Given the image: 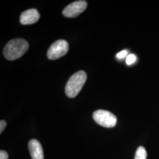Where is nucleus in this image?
<instances>
[{"label": "nucleus", "mask_w": 159, "mask_h": 159, "mask_svg": "<svg viewBox=\"0 0 159 159\" xmlns=\"http://www.w3.org/2000/svg\"><path fill=\"white\" fill-rule=\"evenodd\" d=\"M127 54H128L127 51L123 50V51H120L119 53H117V55H116V57L118 58L121 59V58H123L126 57L127 56Z\"/></svg>", "instance_id": "obj_10"}, {"label": "nucleus", "mask_w": 159, "mask_h": 159, "mask_svg": "<svg viewBox=\"0 0 159 159\" xmlns=\"http://www.w3.org/2000/svg\"><path fill=\"white\" fill-rule=\"evenodd\" d=\"M32 159H44V153L40 143L36 139H32L28 144Z\"/></svg>", "instance_id": "obj_7"}, {"label": "nucleus", "mask_w": 159, "mask_h": 159, "mask_svg": "<svg viewBox=\"0 0 159 159\" xmlns=\"http://www.w3.org/2000/svg\"><path fill=\"white\" fill-rule=\"evenodd\" d=\"M8 155L4 150L0 151V159H8Z\"/></svg>", "instance_id": "obj_12"}, {"label": "nucleus", "mask_w": 159, "mask_h": 159, "mask_svg": "<svg viewBox=\"0 0 159 159\" xmlns=\"http://www.w3.org/2000/svg\"><path fill=\"white\" fill-rule=\"evenodd\" d=\"M87 74L84 71H79L72 75L68 80L65 88L67 96L74 98L82 89L87 80Z\"/></svg>", "instance_id": "obj_2"}, {"label": "nucleus", "mask_w": 159, "mask_h": 159, "mask_svg": "<svg viewBox=\"0 0 159 159\" xmlns=\"http://www.w3.org/2000/svg\"><path fill=\"white\" fill-rule=\"evenodd\" d=\"M137 57L134 54H130L129 55L127 56V57L126 58V60L125 62L127 65H131L132 64L136 62V61Z\"/></svg>", "instance_id": "obj_9"}, {"label": "nucleus", "mask_w": 159, "mask_h": 159, "mask_svg": "<svg viewBox=\"0 0 159 159\" xmlns=\"http://www.w3.org/2000/svg\"><path fill=\"white\" fill-rule=\"evenodd\" d=\"M28 42L23 39L10 40L4 47L3 54L8 60H15L22 57L29 49Z\"/></svg>", "instance_id": "obj_1"}, {"label": "nucleus", "mask_w": 159, "mask_h": 159, "mask_svg": "<svg viewBox=\"0 0 159 159\" xmlns=\"http://www.w3.org/2000/svg\"><path fill=\"white\" fill-rule=\"evenodd\" d=\"M7 123L4 120H1L0 121V133H2V131L5 129Z\"/></svg>", "instance_id": "obj_11"}, {"label": "nucleus", "mask_w": 159, "mask_h": 159, "mask_svg": "<svg viewBox=\"0 0 159 159\" xmlns=\"http://www.w3.org/2000/svg\"><path fill=\"white\" fill-rule=\"evenodd\" d=\"M40 14L36 9H30L23 12L20 16V23L23 25H29L37 23L40 18Z\"/></svg>", "instance_id": "obj_6"}, {"label": "nucleus", "mask_w": 159, "mask_h": 159, "mask_svg": "<svg viewBox=\"0 0 159 159\" xmlns=\"http://www.w3.org/2000/svg\"><path fill=\"white\" fill-rule=\"evenodd\" d=\"M87 3L85 1H77L67 6L63 11L64 16L67 18L78 17L86 9Z\"/></svg>", "instance_id": "obj_5"}, {"label": "nucleus", "mask_w": 159, "mask_h": 159, "mask_svg": "<svg viewBox=\"0 0 159 159\" xmlns=\"http://www.w3.org/2000/svg\"><path fill=\"white\" fill-rule=\"evenodd\" d=\"M93 118L97 124L107 128H111L116 125L117 117L110 111L98 110L93 114Z\"/></svg>", "instance_id": "obj_3"}, {"label": "nucleus", "mask_w": 159, "mask_h": 159, "mask_svg": "<svg viewBox=\"0 0 159 159\" xmlns=\"http://www.w3.org/2000/svg\"><path fill=\"white\" fill-rule=\"evenodd\" d=\"M147 156V152L145 148L143 146H139L137 148L134 159H146Z\"/></svg>", "instance_id": "obj_8"}, {"label": "nucleus", "mask_w": 159, "mask_h": 159, "mask_svg": "<svg viewBox=\"0 0 159 159\" xmlns=\"http://www.w3.org/2000/svg\"><path fill=\"white\" fill-rule=\"evenodd\" d=\"M68 43L64 40H58L51 44L47 51V57L55 60L65 56L68 51Z\"/></svg>", "instance_id": "obj_4"}]
</instances>
